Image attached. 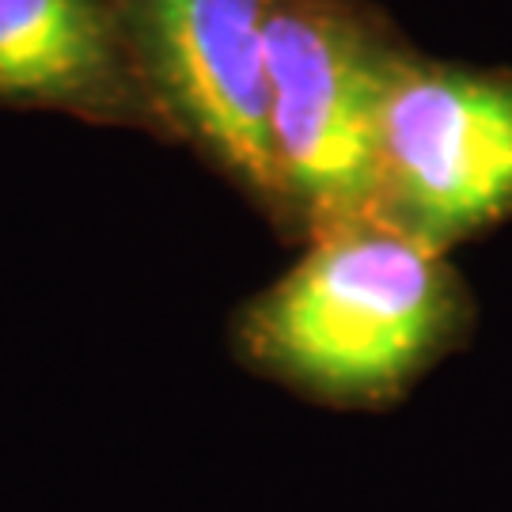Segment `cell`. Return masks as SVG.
Segmentation results:
<instances>
[{
	"label": "cell",
	"instance_id": "cell-1",
	"mask_svg": "<svg viewBox=\"0 0 512 512\" xmlns=\"http://www.w3.org/2000/svg\"><path fill=\"white\" fill-rule=\"evenodd\" d=\"M478 304L448 255L372 220L304 243V255L228 319L251 376L330 410L399 406L471 342Z\"/></svg>",
	"mask_w": 512,
	"mask_h": 512
},
{
	"label": "cell",
	"instance_id": "cell-2",
	"mask_svg": "<svg viewBox=\"0 0 512 512\" xmlns=\"http://www.w3.org/2000/svg\"><path fill=\"white\" fill-rule=\"evenodd\" d=\"M414 50L376 0H266L262 65L285 243L372 213L376 122Z\"/></svg>",
	"mask_w": 512,
	"mask_h": 512
},
{
	"label": "cell",
	"instance_id": "cell-3",
	"mask_svg": "<svg viewBox=\"0 0 512 512\" xmlns=\"http://www.w3.org/2000/svg\"><path fill=\"white\" fill-rule=\"evenodd\" d=\"M372 224L448 255L512 220V69L399 61L376 122Z\"/></svg>",
	"mask_w": 512,
	"mask_h": 512
},
{
	"label": "cell",
	"instance_id": "cell-4",
	"mask_svg": "<svg viewBox=\"0 0 512 512\" xmlns=\"http://www.w3.org/2000/svg\"><path fill=\"white\" fill-rule=\"evenodd\" d=\"M122 27L167 145L186 148L277 228L266 122V0H118Z\"/></svg>",
	"mask_w": 512,
	"mask_h": 512
},
{
	"label": "cell",
	"instance_id": "cell-5",
	"mask_svg": "<svg viewBox=\"0 0 512 512\" xmlns=\"http://www.w3.org/2000/svg\"><path fill=\"white\" fill-rule=\"evenodd\" d=\"M0 110L65 114L167 145L118 0H0Z\"/></svg>",
	"mask_w": 512,
	"mask_h": 512
}]
</instances>
